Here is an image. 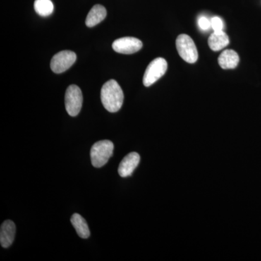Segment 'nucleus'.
Segmentation results:
<instances>
[{"mask_svg": "<svg viewBox=\"0 0 261 261\" xmlns=\"http://www.w3.org/2000/svg\"><path fill=\"white\" fill-rule=\"evenodd\" d=\"M123 90L116 80L108 81L102 86L101 101L108 112H118L123 106Z\"/></svg>", "mask_w": 261, "mask_h": 261, "instance_id": "1", "label": "nucleus"}, {"mask_svg": "<svg viewBox=\"0 0 261 261\" xmlns=\"http://www.w3.org/2000/svg\"><path fill=\"white\" fill-rule=\"evenodd\" d=\"M113 150L114 145L111 141L102 140L94 143L90 152L92 166L95 168L104 166L112 157Z\"/></svg>", "mask_w": 261, "mask_h": 261, "instance_id": "2", "label": "nucleus"}, {"mask_svg": "<svg viewBox=\"0 0 261 261\" xmlns=\"http://www.w3.org/2000/svg\"><path fill=\"white\" fill-rule=\"evenodd\" d=\"M176 49L184 61L189 63H195L198 59V53L195 42L187 34H181L176 39Z\"/></svg>", "mask_w": 261, "mask_h": 261, "instance_id": "3", "label": "nucleus"}, {"mask_svg": "<svg viewBox=\"0 0 261 261\" xmlns=\"http://www.w3.org/2000/svg\"><path fill=\"white\" fill-rule=\"evenodd\" d=\"M83 104L82 90L76 85H70L65 96V109L70 116H76L80 113Z\"/></svg>", "mask_w": 261, "mask_h": 261, "instance_id": "4", "label": "nucleus"}, {"mask_svg": "<svg viewBox=\"0 0 261 261\" xmlns=\"http://www.w3.org/2000/svg\"><path fill=\"white\" fill-rule=\"evenodd\" d=\"M168 68V63L164 58H159L153 60L147 66L143 77V84L145 87H149L159 80Z\"/></svg>", "mask_w": 261, "mask_h": 261, "instance_id": "5", "label": "nucleus"}, {"mask_svg": "<svg viewBox=\"0 0 261 261\" xmlns=\"http://www.w3.org/2000/svg\"><path fill=\"white\" fill-rule=\"evenodd\" d=\"M76 61V55L73 51L64 50L57 53L51 58L50 67L54 73H61L69 69Z\"/></svg>", "mask_w": 261, "mask_h": 261, "instance_id": "6", "label": "nucleus"}, {"mask_svg": "<svg viewBox=\"0 0 261 261\" xmlns=\"http://www.w3.org/2000/svg\"><path fill=\"white\" fill-rule=\"evenodd\" d=\"M142 42L135 37H123L117 39L113 43V50L121 54H134L142 47Z\"/></svg>", "mask_w": 261, "mask_h": 261, "instance_id": "7", "label": "nucleus"}, {"mask_svg": "<svg viewBox=\"0 0 261 261\" xmlns=\"http://www.w3.org/2000/svg\"><path fill=\"white\" fill-rule=\"evenodd\" d=\"M140 161V156L137 152H130L127 154L126 157L122 160L118 166V174L123 178L132 176V173L138 166Z\"/></svg>", "mask_w": 261, "mask_h": 261, "instance_id": "8", "label": "nucleus"}, {"mask_svg": "<svg viewBox=\"0 0 261 261\" xmlns=\"http://www.w3.org/2000/svg\"><path fill=\"white\" fill-rule=\"evenodd\" d=\"M16 227L13 221L7 220L1 225L0 228V243L2 247L8 248L11 246L15 240Z\"/></svg>", "mask_w": 261, "mask_h": 261, "instance_id": "9", "label": "nucleus"}, {"mask_svg": "<svg viewBox=\"0 0 261 261\" xmlns=\"http://www.w3.org/2000/svg\"><path fill=\"white\" fill-rule=\"evenodd\" d=\"M218 62L223 69H233L238 66L240 58L236 51L226 49L220 55Z\"/></svg>", "mask_w": 261, "mask_h": 261, "instance_id": "10", "label": "nucleus"}, {"mask_svg": "<svg viewBox=\"0 0 261 261\" xmlns=\"http://www.w3.org/2000/svg\"><path fill=\"white\" fill-rule=\"evenodd\" d=\"M107 15V10L102 5H96L91 9L86 19V25L87 27H95L97 24L101 23Z\"/></svg>", "mask_w": 261, "mask_h": 261, "instance_id": "11", "label": "nucleus"}, {"mask_svg": "<svg viewBox=\"0 0 261 261\" xmlns=\"http://www.w3.org/2000/svg\"><path fill=\"white\" fill-rule=\"evenodd\" d=\"M229 44L227 34L224 32H214L208 39V45L214 51H219Z\"/></svg>", "mask_w": 261, "mask_h": 261, "instance_id": "12", "label": "nucleus"}, {"mask_svg": "<svg viewBox=\"0 0 261 261\" xmlns=\"http://www.w3.org/2000/svg\"><path fill=\"white\" fill-rule=\"evenodd\" d=\"M71 224L81 238L87 239L90 236V230L86 220L79 214H74L70 219Z\"/></svg>", "mask_w": 261, "mask_h": 261, "instance_id": "13", "label": "nucleus"}, {"mask_svg": "<svg viewBox=\"0 0 261 261\" xmlns=\"http://www.w3.org/2000/svg\"><path fill=\"white\" fill-rule=\"evenodd\" d=\"M34 10L41 16H49L54 11V5L51 0H35Z\"/></svg>", "mask_w": 261, "mask_h": 261, "instance_id": "14", "label": "nucleus"}, {"mask_svg": "<svg viewBox=\"0 0 261 261\" xmlns=\"http://www.w3.org/2000/svg\"><path fill=\"white\" fill-rule=\"evenodd\" d=\"M211 27L214 29V32H221L224 29V23L219 17H214L211 19Z\"/></svg>", "mask_w": 261, "mask_h": 261, "instance_id": "15", "label": "nucleus"}, {"mask_svg": "<svg viewBox=\"0 0 261 261\" xmlns=\"http://www.w3.org/2000/svg\"><path fill=\"white\" fill-rule=\"evenodd\" d=\"M198 25L202 30L207 31L211 27V21L205 17H201L198 20Z\"/></svg>", "mask_w": 261, "mask_h": 261, "instance_id": "16", "label": "nucleus"}]
</instances>
